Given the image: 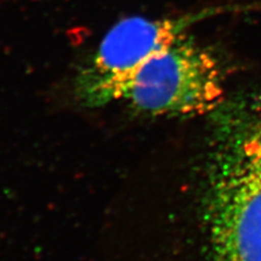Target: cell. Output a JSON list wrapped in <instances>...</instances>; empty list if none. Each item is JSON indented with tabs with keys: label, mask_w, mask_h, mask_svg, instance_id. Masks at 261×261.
I'll return each mask as SVG.
<instances>
[{
	"label": "cell",
	"mask_w": 261,
	"mask_h": 261,
	"mask_svg": "<svg viewBox=\"0 0 261 261\" xmlns=\"http://www.w3.org/2000/svg\"><path fill=\"white\" fill-rule=\"evenodd\" d=\"M223 96L216 57L186 33L122 80L109 102L123 100L149 114L191 116L214 110Z\"/></svg>",
	"instance_id": "6da1fadb"
},
{
	"label": "cell",
	"mask_w": 261,
	"mask_h": 261,
	"mask_svg": "<svg viewBox=\"0 0 261 261\" xmlns=\"http://www.w3.org/2000/svg\"><path fill=\"white\" fill-rule=\"evenodd\" d=\"M215 261H261V120L235 143L212 189Z\"/></svg>",
	"instance_id": "7a4b0ae2"
},
{
	"label": "cell",
	"mask_w": 261,
	"mask_h": 261,
	"mask_svg": "<svg viewBox=\"0 0 261 261\" xmlns=\"http://www.w3.org/2000/svg\"><path fill=\"white\" fill-rule=\"evenodd\" d=\"M227 10L218 7L177 18L150 20L133 16L121 20L103 37L92 61L80 72L75 83L79 100L87 107L108 103L113 88L138 65L165 50L194 24Z\"/></svg>",
	"instance_id": "3957f363"
}]
</instances>
